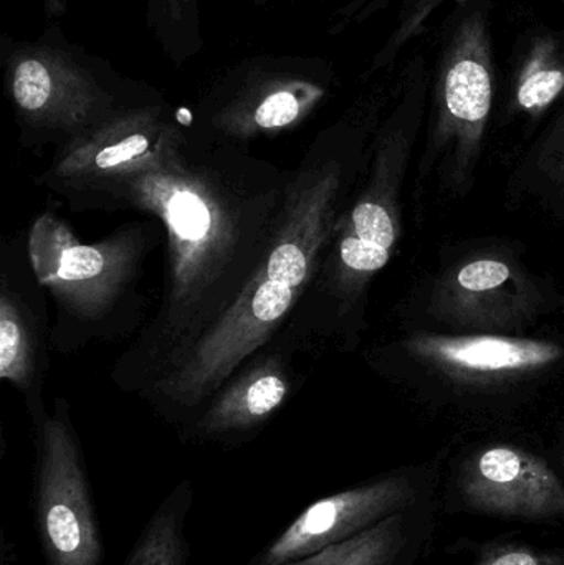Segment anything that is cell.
I'll return each mask as SVG.
<instances>
[{"instance_id": "cell-3", "label": "cell", "mask_w": 564, "mask_h": 565, "mask_svg": "<svg viewBox=\"0 0 564 565\" xmlns=\"http://www.w3.org/2000/svg\"><path fill=\"white\" fill-rule=\"evenodd\" d=\"M146 250L132 227L98 244H83L56 215L42 214L29 234V258L39 285L60 308L85 321L105 318L131 286Z\"/></svg>"}, {"instance_id": "cell-16", "label": "cell", "mask_w": 564, "mask_h": 565, "mask_svg": "<svg viewBox=\"0 0 564 565\" xmlns=\"http://www.w3.org/2000/svg\"><path fill=\"white\" fill-rule=\"evenodd\" d=\"M13 98L30 115L52 108L53 83L43 63L29 60L17 68L13 76Z\"/></svg>"}, {"instance_id": "cell-13", "label": "cell", "mask_w": 564, "mask_h": 565, "mask_svg": "<svg viewBox=\"0 0 564 565\" xmlns=\"http://www.w3.org/2000/svg\"><path fill=\"white\" fill-rule=\"evenodd\" d=\"M515 282V271L507 262L499 258H479L462 265L449 280L447 296L453 308L462 309L469 315L483 306L502 302L507 288ZM456 309V311H457Z\"/></svg>"}, {"instance_id": "cell-15", "label": "cell", "mask_w": 564, "mask_h": 565, "mask_svg": "<svg viewBox=\"0 0 564 565\" xmlns=\"http://www.w3.org/2000/svg\"><path fill=\"white\" fill-rule=\"evenodd\" d=\"M470 565H564V547H540L500 537L479 544Z\"/></svg>"}, {"instance_id": "cell-18", "label": "cell", "mask_w": 564, "mask_h": 565, "mask_svg": "<svg viewBox=\"0 0 564 565\" xmlns=\"http://www.w3.org/2000/svg\"><path fill=\"white\" fill-rule=\"evenodd\" d=\"M564 86L562 72H540L530 76L519 93V102L523 108L533 109L549 105L556 98Z\"/></svg>"}, {"instance_id": "cell-17", "label": "cell", "mask_w": 564, "mask_h": 565, "mask_svg": "<svg viewBox=\"0 0 564 565\" xmlns=\"http://www.w3.org/2000/svg\"><path fill=\"white\" fill-rule=\"evenodd\" d=\"M305 108H307V99L290 89H281L258 103L257 108L252 113L251 126L260 131L287 128L300 119Z\"/></svg>"}, {"instance_id": "cell-12", "label": "cell", "mask_w": 564, "mask_h": 565, "mask_svg": "<svg viewBox=\"0 0 564 565\" xmlns=\"http://www.w3.org/2000/svg\"><path fill=\"white\" fill-rule=\"evenodd\" d=\"M35 334L19 299L3 286L0 295V377L26 391L35 372Z\"/></svg>"}, {"instance_id": "cell-19", "label": "cell", "mask_w": 564, "mask_h": 565, "mask_svg": "<svg viewBox=\"0 0 564 565\" xmlns=\"http://www.w3.org/2000/svg\"><path fill=\"white\" fill-rule=\"evenodd\" d=\"M558 174H560V175H563V178H562V179H563V181H564V166H563V171H560V172H558Z\"/></svg>"}, {"instance_id": "cell-20", "label": "cell", "mask_w": 564, "mask_h": 565, "mask_svg": "<svg viewBox=\"0 0 564 565\" xmlns=\"http://www.w3.org/2000/svg\"><path fill=\"white\" fill-rule=\"evenodd\" d=\"M563 465H564V457H563Z\"/></svg>"}, {"instance_id": "cell-1", "label": "cell", "mask_w": 564, "mask_h": 565, "mask_svg": "<svg viewBox=\"0 0 564 565\" xmlns=\"http://www.w3.org/2000/svg\"><path fill=\"white\" fill-rule=\"evenodd\" d=\"M294 172L228 152L178 154L109 182L89 207H131L162 222L164 301L123 375L148 387L225 315L260 267Z\"/></svg>"}, {"instance_id": "cell-9", "label": "cell", "mask_w": 564, "mask_h": 565, "mask_svg": "<svg viewBox=\"0 0 564 565\" xmlns=\"http://www.w3.org/2000/svg\"><path fill=\"white\" fill-rule=\"evenodd\" d=\"M290 375L278 358L262 359L232 377L185 428V440L224 441L251 434L284 405Z\"/></svg>"}, {"instance_id": "cell-7", "label": "cell", "mask_w": 564, "mask_h": 565, "mask_svg": "<svg viewBox=\"0 0 564 565\" xmlns=\"http://www.w3.org/2000/svg\"><path fill=\"white\" fill-rule=\"evenodd\" d=\"M182 148L172 129L136 121L115 125L66 149L43 182L79 207L109 182L159 164Z\"/></svg>"}, {"instance_id": "cell-2", "label": "cell", "mask_w": 564, "mask_h": 565, "mask_svg": "<svg viewBox=\"0 0 564 565\" xmlns=\"http://www.w3.org/2000/svg\"><path fill=\"white\" fill-rule=\"evenodd\" d=\"M343 169L307 161L294 172L274 238L260 267L225 315L142 394L162 414L192 418L270 341L317 281L337 227Z\"/></svg>"}, {"instance_id": "cell-6", "label": "cell", "mask_w": 564, "mask_h": 565, "mask_svg": "<svg viewBox=\"0 0 564 565\" xmlns=\"http://www.w3.org/2000/svg\"><path fill=\"white\" fill-rule=\"evenodd\" d=\"M426 494L409 473H393L321 498L275 537L251 565H288L360 536L386 518L413 510Z\"/></svg>"}, {"instance_id": "cell-11", "label": "cell", "mask_w": 564, "mask_h": 565, "mask_svg": "<svg viewBox=\"0 0 564 565\" xmlns=\"http://www.w3.org/2000/svg\"><path fill=\"white\" fill-rule=\"evenodd\" d=\"M192 500L191 481H181L156 508L123 565H188L191 544L185 531Z\"/></svg>"}, {"instance_id": "cell-10", "label": "cell", "mask_w": 564, "mask_h": 565, "mask_svg": "<svg viewBox=\"0 0 564 565\" xmlns=\"http://www.w3.org/2000/svg\"><path fill=\"white\" fill-rule=\"evenodd\" d=\"M416 508L393 514L360 536L288 565H411L419 556Z\"/></svg>"}, {"instance_id": "cell-8", "label": "cell", "mask_w": 564, "mask_h": 565, "mask_svg": "<svg viewBox=\"0 0 564 565\" xmlns=\"http://www.w3.org/2000/svg\"><path fill=\"white\" fill-rule=\"evenodd\" d=\"M409 349L436 367L467 379L526 374L553 364L563 355V349L553 342L490 334H421L411 339Z\"/></svg>"}, {"instance_id": "cell-5", "label": "cell", "mask_w": 564, "mask_h": 565, "mask_svg": "<svg viewBox=\"0 0 564 565\" xmlns=\"http://www.w3.org/2000/svg\"><path fill=\"white\" fill-rule=\"evenodd\" d=\"M447 511L493 520L564 524V481L545 458L492 445L464 458L450 480Z\"/></svg>"}, {"instance_id": "cell-14", "label": "cell", "mask_w": 564, "mask_h": 565, "mask_svg": "<svg viewBox=\"0 0 564 565\" xmlns=\"http://www.w3.org/2000/svg\"><path fill=\"white\" fill-rule=\"evenodd\" d=\"M447 108L464 122L483 121L490 111L492 85L487 70L479 63L464 60L457 63L446 85Z\"/></svg>"}, {"instance_id": "cell-4", "label": "cell", "mask_w": 564, "mask_h": 565, "mask_svg": "<svg viewBox=\"0 0 564 565\" xmlns=\"http://www.w3.org/2000/svg\"><path fill=\"white\" fill-rule=\"evenodd\" d=\"M33 510L46 565H102L103 541L85 460L68 414L36 424Z\"/></svg>"}]
</instances>
